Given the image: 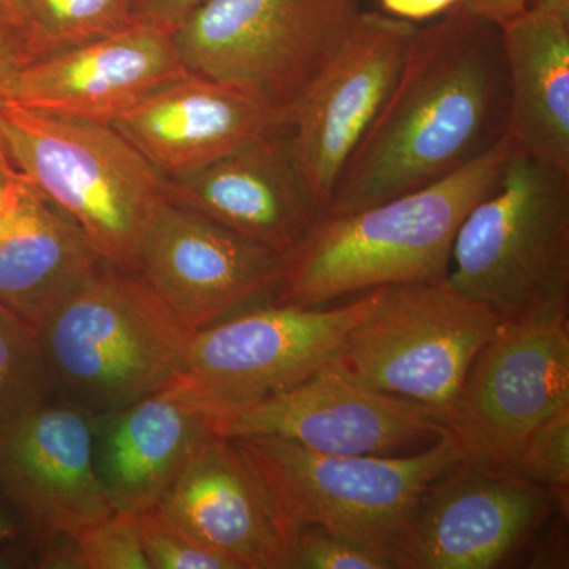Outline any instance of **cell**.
Wrapping results in <instances>:
<instances>
[{"label": "cell", "instance_id": "1", "mask_svg": "<svg viewBox=\"0 0 569 569\" xmlns=\"http://www.w3.org/2000/svg\"><path fill=\"white\" fill-rule=\"evenodd\" d=\"M508 123L500 26L458 3L418 26L395 88L320 217L359 211L455 173L508 137Z\"/></svg>", "mask_w": 569, "mask_h": 569}, {"label": "cell", "instance_id": "2", "mask_svg": "<svg viewBox=\"0 0 569 569\" xmlns=\"http://www.w3.org/2000/svg\"><path fill=\"white\" fill-rule=\"evenodd\" d=\"M511 152L505 137L436 182L359 211L320 217L284 254L272 305L309 309L391 284L443 282L460 224L496 187Z\"/></svg>", "mask_w": 569, "mask_h": 569}, {"label": "cell", "instance_id": "3", "mask_svg": "<svg viewBox=\"0 0 569 569\" xmlns=\"http://www.w3.org/2000/svg\"><path fill=\"white\" fill-rule=\"evenodd\" d=\"M37 336L51 395L103 417L173 383L193 332L137 271L107 263Z\"/></svg>", "mask_w": 569, "mask_h": 569}, {"label": "cell", "instance_id": "4", "mask_svg": "<svg viewBox=\"0 0 569 569\" xmlns=\"http://www.w3.org/2000/svg\"><path fill=\"white\" fill-rule=\"evenodd\" d=\"M447 280L503 321L568 313L569 170L512 144L460 224Z\"/></svg>", "mask_w": 569, "mask_h": 569}, {"label": "cell", "instance_id": "5", "mask_svg": "<svg viewBox=\"0 0 569 569\" xmlns=\"http://www.w3.org/2000/svg\"><path fill=\"white\" fill-rule=\"evenodd\" d=\"M11 162L91 239L108 263L137 271L138 246L164 178L110 123L0 107Z\"/></svg>", "mask_w": 569, "mask_h": 569}, {"label": "cell", "instance_id": "6", "mask_svg": "<svg viewBox=\"0 0 569 569\" xmlns=\"http://www.w3.org/2000/svg\"><path fill=\"white\" fill-rule=\"evenodd\" d=\"M503 323L448 280L381 287L347 335L337 365L356 380L429 408L447 425L468 370Z\"/></svg>", "mask_w": 569, "mask_h": 569}, {"label": "cell", "instance_id": "7", "mask_svg": "<svg viewBox=\"0 0 569 569\" xmlns=\"http://www.w3.org/2000/svg\"><path fill=\"white\" fill-rule=\"evenodd\" d=\"M234 443L295 535L321 526L396 553L427 489L462 462L448 432L432 447L403 456L320 455L271 437L236 438Z\"/></svg>", "mask_w": 569, "mask_h": 569}, {"label": "cell", "instance_id": "8", "mask_svg": "<svg viewBox=\"0 0 569 569\" xmlns=\"http://www.w3.org/2000/svg\"><path fill=\"white\" fill-rule=\"evenodd\" d=\"M359 11L358 0H204L176 26L174 41L190 73L241 86L290 112Z\"/></svg>", "mask_w": 569, "mask_h": 569}, {"label": "cell", "instance_id": "9", "mask_svg": "<svg viewBox=\"0 0 569 569\" xmlns=\"http://www.w3.org/2000/svg\"><path fill=\"white\" fill-rule=\"evenodd\" d=\"M366 307L367 295L337 309L271 305L223 318L194 332L164 389L208 417L295 387L335 365Z\"/></svg>", "mask_w": 569, "mask_h": 569}, {"label": "cell", "instance_id": "10", "mask_svg": "<svg viewBox=\"0 0 569 569\" xmlns=\"http://www.w3.org/2000/svg\"><path fill=\"white\" fill-rule=\"evenodd\" d=\"M569 407L568 313L503 321L468 370L447 418L460 459L511 471L542 422Z\"/></svg>", "mask_w": 569, "mask_h": 569}, {"label": "cell", "instance_id": "11", "mask_svg": "<svg viewBox=\"0 0 569 569\" xmlns=\"http://www.w3.org/2000/svg\"><path fill=\"white\" fill-rule=\"evenodd\" d=\"M217 437H271L320 455L403 456L448 432L433 411L377 391L337 361L295 387L204 417Z\"/></svg>", "mask_w": 569, "mask_h": 569}, {"label": "cell", "instance_id": "12", "mask_svg": "<svg viewBox=\"0 0 569 569\" xmlns=\"http://www.w3.org/2000/svg\"><path fill=\"white\" fill-rule=\"evenodd\" d=\"M417 29L385 11H359L331 61L288 112L296 168L318 217L395 88Z\"/></svg>", "mask_w": 569, "mask_h": 569}, {"label": "cell", "instance_id": "13", "mask_svg": "<svg viewBox=\"0 0 569 569\" xmlns=\"http://www.w3.org/2000/svg\"><path fill=\"white\" fill-rule=\"evenodd\" d=\"M568 507L515 471L460 462L419 500L399 545L400 569H492L529 548Z\"/></svg>", "mask_w": 569, "mask_h": 569}, {"label": "cell", "instance_id": "14", "mask_svg": "<svg viewBox=\"0 0 569 569\" xmlns=\"http://www.w3.org/2000/svg\"><path fill=\"white\" fill-rule=\"evenodd\" d=\"M96 427V415L47 397L0 430V496L40 549L114 512L97 475Z\"/></svg>", "mask_w": 569, "mask_h": 569}, {"label": "cell", "instance_id": "15", "mask_svg": "<svg viewBox=\"0 0 569 569\" xmlns=\"http://www.w3.org/2000/svg\"><path fill=\"white\" fill-rule=\"evenodd\" d=\"M283 261L164 197L142 233L137 272L194 335L274 295Z\"/></svg>", "mask_w": 569, "mask_h": 569}, {"label": "cell", "instance_id": "16", "mask_svg": "<svg viewBox=\"0 0 569 569\" xmlns=\"http://www.w3.org/2000/svg\"><path fill=\"white\" fill-rule=\"evenodd\" d=\"M187 73L173 29L137 20L110 36L26 63L7 103L111 126Z\"/></svg>", "mask_w": 569, "mask_h": 569}, {"label": "cell", "instance_id": "17", "mask_svg": "<svg viewBox=\"0 0 569 569\" xmlns=\"http://www.w3.org/2000/svg\"><path fill=\"white\" fill-rule=\"evenodd\" d=\"M111 126L164 179H176L290 129V118L249 89L189 71Z\"/></svg>", "mask_w": 569, "mask_h": 569}, {"label": "cell", "instance_id": "18", "mask_svg": "<svg viewBox=\"0 0 569 569\" xmlns=\"http://www.w3.org/2000/svg\"><path fill=\"white\" fill-rule=\"evenodd\" d=\"M159 508L236 569H284L295 531L263 479L230 438L194 451Z\"/></svg>", "mask_w": 569, "mask_h": 569}, {"label": "cell", "instance_id": "19", "mask_svg": "<svg viewBox=\"0 0 569 569\" xmlns=\"http://www.w3.org/2000/svg\"><path fill=\"white\" fill-rule=\"evenodd\" d=\"M164 197L282 254L318 219L296 168L290 129L250 142L197 173L164 179Z\"/></svg>", "mask_w": 569, "mask_h": 569}, {"label": "cell", "instance_id": "20", "mask_svg": "<svg viewBox=\"0 0 569 569\" xmlns=\"http://www.w3.org/2000/svg\"><path fill=\"white\" fill-rule=\"evenodd\" d=\"M213 433L203 415L168 389L97 417L96 468L114 512L157 508Z\"/></svg>", "mask_w": 569, "mask_h": 569}, {"label": "cell", "instance_id": "21", "mask_svg": "<svg viewBox=\"0 0 569 569\" xmlns=\"http://www.w3.org/2000/svg\"><path fill=\"white\" fill-rule=\"evenodd\" d=\"M107 263L84 231L24 179L0 223V302L37 329Z\"/></svg>", "mask_w": 569, "mask_h": 569}, {"label": "cell", "instance_id": "22", "mask_svg": "<svg viewBox=\"0 0 569 569\" xmlns=\"http://www.w3.org/2000/svg\"><path fill=\"white\" fill-rule=\"evenodd\" d=\"M500 31L508 138L519 151L569 170V18L527 9Z\"/></svg>", "mask_w": 569, "mask_h": 569}, {"label": "cell", "instance_id": "23", "mask_svg": "<svg viewBox=\"0 0 569 569\" xmlns=\"http://www.w3.org/2000/svg\"><path fill=\"white\" fill-rule=\"evenodd\" d=\"M134 9L137 0H24L29 62L126 29Z\"/></svg>", "mask_w": 569, "mask_h": 569}, {"label": "cell", "instance_id": "24", "mask_svg": "<svg viewBox=\"0 0 569 569\" xmlns=\"http://www.w3.org/2000/svg\"><path fill=\"white\" fill-rule=\"evenodd\" d=\"M50 396L37 329L0 302V430Z\"/></svg>", "mask_w": 569, "mask_h": 569}, {"label": "cell", "instance_id": "25", "mask_svg": "<svg viewBox=\"0 0 569 569\" xmlns=\"http://www.w3.org/2000/svg\"><path fill=\"white\" fill-rule=\"evenodd\" d=\"M284 569H400L395 549L309 526L298 531Z\"/></svg>", "mask_w": 569, "mask_h": 569}, {"label": "cell", "instance_id": "26", "mask_svg": "<svg viewBox=\"0 0 569 569\" xmlns=\"http://www.w3.org/2000/svg\"><path fill=\"white\" fill-rule=\"evenodd\" d=\"M134 519L151 569H236L233 561L208 548L159 507Z\"/></svg>", "mask_w": 569, "mask_h": 569}, {"label": "cell", "instance_id": "27", "mask_svg": "<svg viewBox=\"0 0 569 569\" xmlns=\"http://www.w3.org/2000/svg\"><path fill=\"white\" fill-rule=\"evenodd\" d=\"M74 569H151L137 519L112 512L73 539Z\"/></svg>", "mask_w": 569, "mask_h": 569}, {"label": "cell", "instance_id": "28", "mask_svg": "<svg viewBox=\"0 0 569 569\" xmlns=\"http://www.w3.org/2000/svg\"><path fill=\"white\" fill-rule=\"evenodd\" d=\"M569 505V407L535 430L512 470Z\"/></svg>", "mask_w": 569, "mask_h": 569}, {"label": "cell", "instance_id": "29", "mask_svg": "<svg viewBox=\"0 0 569 569\" xmlns=\"http://www.w3.org/2000/svg\"><path fill=\"white\" fill-rule=\"evenodd\" d=\"M26 63L29 59L21 28L0 11V107L9 100L11 86Z\"/></svg>", "mask_w": 569, "mask_h": 569}, {"label": "cell", "instance_id": "30", "mask_svg": "<svg viewBox=\"0 0 569 569\" xmlns=\"http://www.w3.org/2000/svg\"><path fill=\"white\" fill-rule=\"evenodd\" d=\"M204 0H137L138 20L159 22L167 28L174 29Z\"/></svg>", "mask_w": 569, "mask_h": 569}, {"label": "cell", "instance_id": "31", "mask_svg": "<svg viewBox=\"0 0 569 569\" xmlns=\"http://www.w3.org/2000/svg\"><path fill=\"white\" fill-rule=\"evenodd\" d=\"M387 14L415 22L441 17L452 7L458 6L459 0H380Z\"/></svg>", "mask_w": 569, "mask_h": 569}, {"label": "cell", "instance_id": "32", "mask_svg": "<svg viewBox=\"0 0 569 569\" xmlns=\"http://www.w3.org/2000/svg\"><path fill=\"white\" fill-rule=\"evenodd\" d=\"M459 3L470 13L497 26L529 9V0H459Z\"/></svg>", "mask_w": 569, "mask_h": 569}, {"label": "cell", "instance_id": "33", "mask_svg": "<svg viewBox=\"0 0 569 569\" xmlns=\"http://www.w3.org/2000/svg\"><path fill=\"white\" fill-rule=\"evenodd\" d=\"M24 178L11 162L9 151L0 153V223L13 208Z\"/></svg>", "mask_w": 569, "mask_h": 569}, {"label": "cell", "instance_id": "34", "mask_svg": "<svg viewBox=\"0 0 569 569\" xmlns=\"http://www.w3.org/2000/svg\"><path fill=\"white\" fill-rule=\"evenodd\" d=\"M0 11L24 31V0H0Z\"/></svg>", "mask_w": 569, "mask_h": 569}, {"label": "cell", "instance_id": "35", "mask_svg": "<svg viewBox=\"0 0 569 569\" xmlns=\"http://www.w3.org/2000/svg\"><path fill=\"white\" fill-rule=\"evenodd\" d=\"M20 526L14 522V519L11 518L9 512L0 507V546L13 541V539L20 535Z\"/></svg>", "mask_w": 569, "mask_h": 569}, {"label": "cell", "instance_id": "36", "mask_svg": "<svg viewBox=\"0 0 569 569\" xmlns=\"http://www.w3.org/2000/svg\"><path fill=\"white\" fill-rule=\"evenodd\" d=\"M529 9L552 11L569 18V0H529Z\"/></svg>", "mask_w": 569, "mask_h": 569}, {"label": "cell", "instance_id": "37", "mask_svg": "<svg viewBox=\"0 0 569 569\" xmlns=\"http://www.w3.org/2000/svg\"><path fill=\"white\" fill-rule=\"evenodd\" d=\"M21 559L9 550H0V569H10L20 567Z\"/></svg>", "mask_w": 569, "mask_h": 569}, {"label": "cell", "instance_id": "38", "mask_svg": "<svg viewBox=\"0 0 569 569\" xmlns=\"http://www.w3.org/2000/svg\"><path fill=\"white\" fill-rule=\"evenodd\" d=\"M6 151H7L6 141H3L2 130H0V153H3Z\"/></svg>", "mask_w": 569, "mask_h": 569}]
</instances>
